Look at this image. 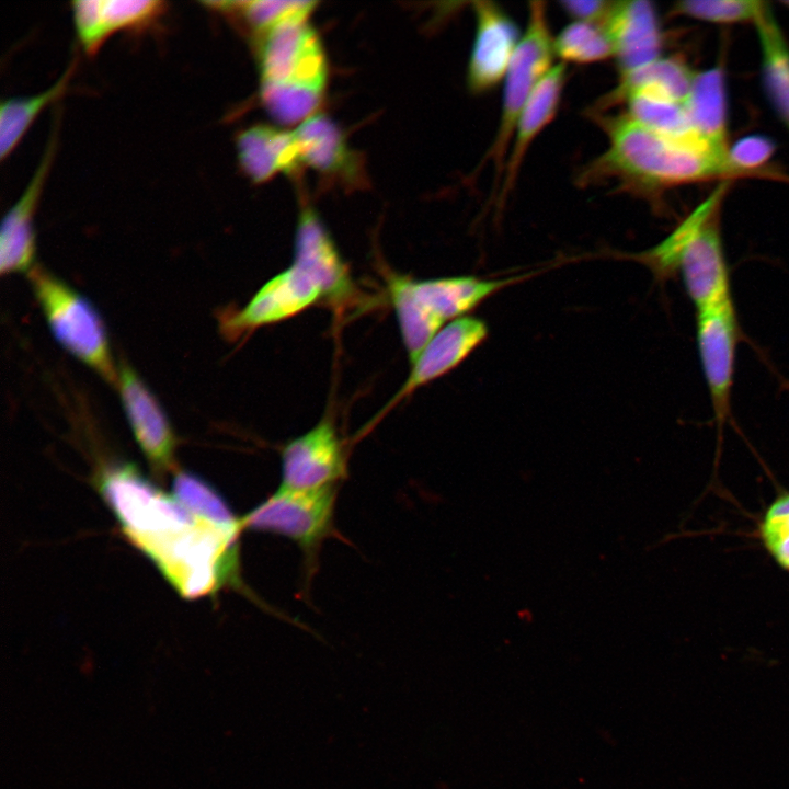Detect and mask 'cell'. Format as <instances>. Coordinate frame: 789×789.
Listing matches in <instances>:
<instances>
[{"label":"cell","mask_w":789,"mask_h":789,"mask_svg":"<svg viewBox=\"0 0 789 789\" xmlns=\"http://www.w3.org/2000/svg\"><path fill=\"white\" fill-rule=\"evenodd\" d=\"M335 499V485L312 490L279 487L240 518L241 528L286 537L311 556L332 534Z\"/></svg>","instance_id":"8"},{"label":"cell","mask_w":789,"mask_h":789,"mask_svg":"<svg viewBox=\"0 0 789 789\" xmlns=\"http://www.w3.org/2000/svg\"><path fill=\"white\" fill-rule=\"evenodd\" d=\"M72 59L62 75L45 91L32 96L3 99L0 104V158L3 161L15 149L36 117L62 96L76 69Z\"/></svg>","instance_id":"22"},{"label":"cell","mask_w":789,"mask_h":789,"mask_svg":"<svg viewBox=\"0 0 789 789\" xmlns=\"http://www.w3.org/2000/svg\"><path fill=\"white\" fill-rule=\"evenodd\" d=\"M695 73L682 60L659 58L622 73L618 87L606 101L614 104L632 93H648L685 104Z\"/></svg>","instance_id":"20"},{"label":"cell","mask_w":789,"mask_h":789,"mask_svg":"<svg viewBox=\"0 0 789 789\" xmlns=\"http://www.w3.org/2000/svg\"><path fill=\"white\" fill-rule=\"evenodd\" d=\"M173 496L196 517L229 529L242 530L227 502L208 482L201 477L176 471L173 480Z\"/></svg>","instance_id":"24"},{"label":"cell","mask_w":789,"mask_h":789,"mask_svg":"<svg viewBox=\"0 0 789 789\" xmlns=\"http://www.w3.org/2000/svg\"><path fill=\"white\" fill-rule=\"evenodd\" d=\"M761 535L778 564L789 570V493L777 498L766 511Z\"/></svg>","instance_id":"29"},{"label":"cell","mask_w":789,"mask_h":789,"mask_svg":"<svg viewBox=\"0 0 789 789\" xmlns=\"http://www.w3.org/2000/svg\"><path fill=\"white\" fill-rule=\"evenodd\" d=\"M754 23L762 47L766 90L774 107L789 129V47L767 2Z\"/></svg>","instance_id":"21"},{"label":"cell","mask_w":789,"mask_h":789,"mask_svg":"<svg viewBox=\"0 0 789 789\" xmlns=\"http://www.w3.org/2000/svg\"><path fill=\"white\" fill-rule=\"evenodd\" d=\"M473 11L477 27L467 82L472 92L482 93L505 78L522 37L514 21L496 3L474 1Z\"/></svg>","instance_id":"13"},{"label":"cell","mask_w":789,"mask_h":789,"mask_svg":"<svg viewBox=\"0 0 789 789\" xmlns=\"http://www.w3.org/2000/svg\"><path fill=\"white\" fill-rule=\"evenodd\" d=\"M554 53L563 61L596 62L615 56V48L601 24L575 21L553 39Z\"/></svg>","instance_id":"26"},{"label":"cell","mask_w":789,"mask_h":789,"mask_svg":"<svg viewBox=\"0 0 789 789\" xmlns=\"http://www.w3.org/2000/svg\"><path fill=\"white\" fill-rule=\"evenodd\" d=\"M782 3L789 8V1H784Z\"/></svg>","instance_id":"33"},{"label":"cell","mask_w":789,"mask_h":789,"mask_svg":"<svg viewBox=\"0 0 789 789\" xmlns=\"http://www.w3.org/2000/svg\"><path fill=\"white\" fill-rule=\"evenodd\" d=\"M554 54L544 2H530L525 34L513 56L505 75L500 125L491 147L481 164L491 162L494 181L491 198L494 202L503 174L507 149H510L517 119L540 79L552 67Z\"/></svg>","instance_id":"7"},{"label":"cell","mask_w":789,"mask_h":789,"mask_svg":"<svg viewBox=\"0 0 789 789\" xmlns=\"http://www.w3.org/2000/svg\"><path fill=\"white\" fill-rule=\"evenodd\" d=\"M613 1L603 0H570L562 1L563 10L575 18L578 21L601 24L608 16L613 5Z\"/></svg>","instance_id":"32"},{"label":"cell","mask_w":789,"mask_h":789,"mask_svg":"<svg viewBox=\"0 0 789 789\" xmlns=\"http://www.w3.org/2000/svg\"><path fill=\"white\" fill-rule=\"evenodd\" d=\"M260 98L282 124L302 123L324 96L328 64L320 37L308 21L285 24L259 44Z\"/></svg>","instance_id":"3"},{"label":"cell","mask_w":789,"mask_h":789,"mask_svg":"<svg viewBox=\"0 0 789 789\" xmlns=\"http://www.w3.org/2000/svg\"><path fill=\"white\" fill-rule=\"evenodd\" d=\"M27 276L55 339L106 382L117 387L118 368L95 307L42 266L34 265Z\"/></svg>","instance_id":"6"},{"label":"cell","mask_w":789,"mask_h":789,"mask_svg":"<svg viewBox=\"0 0 789 789\" xmlns=\"http://www.w3.org/2000/svg\"><path fill=\"white\" fill-rule=\"evenodd\" d=\"M117 368L123 408L142 454L158 472L173 469L176 438L162 407L129 365Z\"/></svg>","instance_id":"12"},{"label":"cell","mask_w":789,"mask_h":789,"mask_svg":"<svg viewBox=\"0 0 789 789\" xmlns=\"http://www.w3.org/2000/svg\"><path fill=\"white\" fill-rule=\"evenodd\" d=\"M167 11L159 0H101V22L105 38L119 31L149 26Z\"/></svg>","instance_id":"27"},{"label":"cell","mask_w":789,"mask_h":789,"mask_svg":"<svg viewBox=\"0 0 789 789\" xmlns=\"http://www.w3.org/2000/svg\"><path fill=\"white\" fill-rule=\"evenodd\" d=\"M764 4L752 0H689L677 2L673 12L712 23L754 22Z\"/></svg>","instance_id":"28"},{"label":"cell","mask_w":789,"mask_h":789,"mask_svg":"<svg viewBox=\"0 0 789 789\" xmlns=\"http://www.w3.org/2000/svg\"><path fill=\"white\" fill-rule=\"evenodd\" d=\"M523 277L415 279L391 274L387 278L388 296L410 363L446 321L466 316L489 296Z\"/></svg>","instance_id":"5"},{"label":"cell","mask_w":789,"mask_h":789,"mask_svg":"<svg viewBox=\"0 0 789 789\" xmlns=\"http://www.w3.org/2000/svg\"><path fill=\"white\" fill-rule=\"evenodd\" d=\"M487 336L485 322L476 317L464 316L445 324L411 362L410 373L404 382L367 423L364 432L416 389L455 369Z\"/></svg>","instance_id":"11"},{"label":"cell","mask_w":789,"mask_h":789,"mask_svg":"<svg viewBox=\"0 0 789 789\" xmlns=\"http://www.w3.org/2000/svg\"><path fill=\"white\" fill-rule=\"evenodd\" d=\"M607 150L585 171V181L615 178L630 188L655 192L694 182L740 178L728 156L699 138L679 139L654 132L628 114L599 116Z\"/></svg>","instance_id":"2"},{"label":"cell","mask_w":789,"mask_h":789,"mask_svg":"<svg viewBox=\"0 0 789 789\" xmlns=\"http://www.w3.org/2000/svg\"><path fill=\"white\" fill-rule=\"evenodd\" d=\"M774 144L764 136L752 135L737 140L728 151V160L740 176L774 175L765 171L774 153Z\"/></svg>","instance_id":"30"},{"label":"cell","mask_w":789,"mask_h":789,"mask_svg":"<svg viewBox=\"0 0 789 789\" xmlns=\"http://www.w3.org/2000/svg\"><path fill=\"white\" fill-rule=\"evenodd\" d=\"M294 133L301 165L351 184L359 182V158L348 147L342 129L329 116L313 114L300 123Z\"/></svg>","instance_id":"17"},{"label":"cell","mask_w":789,"mask_h":789,"mask_svg":"<svg viewBox=\"0 0 789 789\" xmlns=\"http://www.w3.org/2000/svg\"><path fill=\"white\" fill-rule=\"evenodd\" d=\"M725 190V184L720 185L663 241L634 256L660 281L679 271L696 310L732 298L720 235Z\"/></svg>","instance_id":"4"},{"label":"cell","mask_w":789,"mask_h":789,"mask_svg":"<svg viewBox=\"0 0 789 789\" xmlns=\"http://www.w3.org/2000/svg\"><path fill=\"white\" fill-rule=\"evenodd\" d=\"M240 169L255 184L278 173H293L300 165L298 142L294 132L267 124L249 126L236 138Z\"/></svg>","instance_id":"18"},{"label":"cell","mask_w":789,"mask_h":789,"mask_svg":"<svg viewBox=\"0 0 789 789\" xmlns=\"http://www.w3.org/2000/svg\"><path fill=\"white\" fill-rule=\"evenodd\" d=\"M56 142L55 130L52 133L32 179L2 218L0 231V272L2 275L28 272L33 267L35 256L33 219L54 158Z\"/></svg>","instance_id":"14"},{"label":"cell","mask_w":789,"mask_h":789,"mask_svg":"<svg viewBox=\"0 0 789 789\" xmlns=\"http://www.w3.org/2000/svg\"><path fill=\"white\" fill-rule=\"evenodd\" d=\"M624 101L628 104L627 114L654 132L679 139L699 138L684 103L648 93H632Z\"/></svg>","instance_id":"25"},{"label":"cell","mask_w":789,"mask_h":789,"mask_svg":"<svg viewBox=\"0 0 789 789\" xmlns=\"http://www.w3.org/2000/svg\"><path fill=\"white\" fill-rule=\"evenodd\" d=\"M602 27L614 45L621 75L660 58L662 35L650 2H615Z\"/></svg>","instance_id":"16"},{"label":"cell","mask_w":789,"mask_h":789,"mask_svg":"<svg viewBox=\"0 0 789 789\" xmlns=\"http://www.w3.org/2000/svg\"><path fill=\"white\" fill-rule=\"evenodd\" d=\"M213 9L238 13L245 25L259 37L291 22L308 21L315 11V1H220L208 2Z\"/></svg>","instance_id":"23"},{"label":"cell","mask_w":789,"mask_h":789,"mask_svg":"<svg viewBox=\"0 0 789 789\" xmlns=\"http://www.w3.org/2000/svg\"><path fill=\"white\" fill-rule=\"evenodd\" d=\"M564 81L565 65L559 62L552 66L537 83L521 112L494 199L498 209L501 210L507 201L528 148L554 117Z\"/></svg>","instance_id":"15"},{"label":"cell","mask_w":789,"mask_h":789,"mask_svg":"<svg viewBox=\"0 0 789 789\" xmlns=\"http://www.w3.org/2000/svg\"><path fill=\"white\" fill-rule=\"evenodd\" d=\"M696 311L699 358L716 422L721 431L731 412L740 324L732 298Z\"/></svg>","instance_id":"9"},{"label":"cell","mask_w":789,"mask_h":789,"mask_svg":"<svg viewBox=\"0 0 789 789\" xmlns=\"http://www.w3.org/2000/svg\"><path fill=\"white\" fill-rule=\"evenodd\" d=\"M355 287L329 231L310 207L300 211L290 266L268 279L240 309L220 312L219 328L235 341L319 304L340 306Z\"/></svg>","instance_id":"1"},{"label":"cell","mask_w":789,"mask_h":789,"mask_svg":"<svg viewBox=\"0 0 789 789\" xmlns=\"http://www.w3.org/2000/svg\"><path fill=\"white\" fill-rule=\"evenodd\" d=\"M281 485L312 490L335 485L347 473V453L333 420L323 416L281 450Z\"/></svg>","instance_id":"10"},{"label":"cell","mask_w":789,"mask_h":789,"mask_svg":"<svg viewBox=\"0 0 789 789\" xmlns=\"http://www.w3.org/2000/svg\"><path fill=\"white\" fill-rule=\"evenodd\" d=\"M71 11L80 45L88 55H94L106 41L101 23V0L73 1Z\"/></svg>","instance_id":"31"},{"label":"cell","mask_w":789,"mask_h":789,"mask_svg":"<svg viewBox=\"0 0 789 789\" xmlns=\"http://www.w3.org/2000/svg\"><path fill=\"white\" fill-rule=\"evenodd\" d=\"M685 107L696 135L728 156L724 76L720 67L695 73Z\"/></svg>","instance_id":"19"}]
</instances>
